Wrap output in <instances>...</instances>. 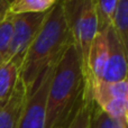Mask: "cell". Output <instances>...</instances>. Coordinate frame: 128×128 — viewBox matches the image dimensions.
Returning <instances> with one entry per match:
<instances>
[{
  "label": "cell",
  "mask_w": 128,
  "mask_h": 128,
  "mask_svg": "<svg viewBox=\"0 0 128 128\" xmlns=\"http://www.w3.org/2000/svg\"><path fill=\"white\" fill-rule=\"evenodd\" d=\"M88 81L74 44L55 64L46 104L45 128H68L89 90Z\"/></svg>",
  "instance_id": "obj_1"
},
{
  "label": "cell",
  "mask_w": 128,
  "mask_h": 128,
  "mask_svg": "<svg viewBox=\"0 0 128 128\" xmlns=\"http://www.w3.org/2000/svg\"><path fill=\"white\" fill-rule=\"evenodd\" d=\"M71 44L73 36L65 1H56L48 10L22 61L20 78L28 91L34 88L43 71L58 62Z\"/></svg>",
  "instance_id": "obj_2"
},
{
  "label": "cell",
  "mask_w": 128,
  "mask_h": 128,
  "mask_svg": "<svg viewBox=\"0 0 128 128\" xmlns=\"http://www.w3.org/2000/svg\"><path fill=\"white\" fill-rule=\"evenodd\" d=\"M65 7L70 18L73 44L78 50L83 72L86 78L89 52L97 34L94 0L65 1Z\"/></svg>",
  "instance_id": "obj_3"
},
{
  "label": "cell",
  "mask_w": 128,
  "mask_h": 128,
  "mask_svg": "<svg viewBox=\"0 0 128 128\" xmlns=\"http://www.w3.org/2000/svg\"><path fill=\"white\" fill-rule=\"evenodd\" d=\"M55 64H52L43 71L34 88L29 91L18 128H45L46 126L47 93Z\"/></svg>",
  "instance_id": "obj_4"
},
{
  "label": "cell",
  "mask_w": 128,
  "mask_h": 128,
  "mask_svg": "<svg viewBox=\"0 0 128 128\" xmlns=\"http://www.w3.org/2000/svg\"><path fill=\"white\" fill-rule=\"evenodd\" d=\"M47 12L22 14L12 16V37L4 62L18 55L25 56L29 45L42 27Z\"/></svg>",
  "instance_id": "obj_5"
},
{
  "label": "cell",
  "mask_w": 128,
  "mask_h": 128,
  "mask_svg": "<svg viewBox=\"0 0 128 128\" xmlns=\"http://www.w3.org/2000/svg\"><path fill=\"white\" fill-rule=\"evenodd\" d=\"M109 30V29H108ZM108 30L97 32L94 40L91 45L88 58L86 68V81L91 90V86L102 80L108 60Z\"/></svg>",
  "instance_id": "obj_6"
},
{
  "label": "cell",
  "mask_w": 128,
  "mask_h": 128,
  "mask_svg": "<svg viewBox=\"0 0 128 128\" xmlns=\"http://www.w3.org/2000/svg\"><path fill=\"white\" fill-rule=\"evenodd\" d=\"M108 60L101 81L120 82L127 80V52L122 48L114 32L108 30Z\"/></svg>",
  "instance_id": "obj_7"
},
{
  "label": "cell",
  "mask_w": 128,
  "mask_h": 128,
  "mask_svg": "<svg viewBox=\"0 0 128 128\" xmlns=\"http://www.w3.org/2000/svg\"><path fill=\"white\" fill-rule=\"evenodd\" d=\"M28 93V89L19 76L9 99L6 104L0 106V128H18Z\"/></svg>",
  "instance_id": "obj_8"
},
{
  "label": "cell",
  "mask_w": 128,
  "mask_h": 128,
  "mask_svg": "<svg viewBox=\"0 0 128 128\" xmlns=\"http://www.w3.org/2000/svg\"><path fill=\"white\" fill-rule=\"evenodd\" d=\"M24 58L18 55L0 64V106L7 102L17 84Z\"/></svg>",
  "instance_id": "obj_9"
},
{
  "label": "cell",
  "mask_w": 128,
  "mask_h": 128,
  "mask_svg": "<svg viewBox=\"0 0 128 128\" xmlns=\"http://www.w3.org/2000/svg\"><path fill=\"white\" fill-rule=\"evenodd\" d=\"M91 93L96 104L99 107L114 99L128 98V81L96 82L91 86Z\"/></svg>",
  "instance_id": "obj_10"
},
{
  "label": "cell",
  "mask_w": 128,
  "mask_h": 128,
  "mask_svg": "<svg viewBox=\"0 0 128 128\" xmlns=\"http://www.w3.org/2000/svg\"><path fill=\"white\" fill-rule=\"evenodd\" d=\"M110 29L128 53V0H118Z\"/></svg>",
  "instance_id": "obj_11"
},
{
  "label": "cell",
  "mask_w": 128,
  "mask_h": 128,
  "mask_svg": "<svg viewBox=\"0 0 128 128\" xmlns=\"http://www.w3.org/2000/svg\"><path fill=\"white\" fill-rule=\"evenodd\" d=\"M58 0H14L10 1L8 15L44 14L51 10Z\"/></svg>",
  "instance_id": "obj_12"
},
{
  "label": "cell",
  "mask_w": 128,
  "mask_h": 128,
  "mask_svg": "<svg viewBox=\"0 0 128 128\" xmlns=\"http://www.w3.org/2000/svg\"><path fill=\"white\" fill-rule=\"evenodd\" d=\"M118 0H94V11L97 18V32H106L111 27Z\"/></svg>",
  "instance_id": "obj_13"
},
{
  "label": "cell",
  "mask_w": 128,
  "mask_h": 128,
  "mask_svg": "<svg viewBox=\"0 0 128 128\" xmlns=\"http://www.w3.org/2000/svg\"><path fill=\"white\" fill-rule=\"evenodd\" d=\"M93 102L92 93L89 89L86 93L84 100L80 106L79 110L76 111L73 120L71 122L70 126L68 128H90V111L91 106Z\"/></svg>",
  "instance_id": "obj_14"
},
{
  "label": "cell",
  "mask_w": 128,
  "mask_h": 128,
  "mask_svg": "<svg viewBox=\"0 0 128 128\" xmlns=\"http://www.w3.org/2000/svg\"><path fill=\"white\" fill-rule=\"evenodd\" d=\"M12 16L8 15L0 22V64L4 63L10 46L12 37Z\"/></svg>",
  "instance_id": "obj_15"
},
{
  "label": "cell",
  "mask_w": 128,
  "mask_h": 128,
  "mask_svg": "<svg viewBox=\"0 0 128 128\" xmlns=\"http://www.w3.org/2000/svg\"><path fill=\"white\" fill-rule=\"evenodd\" d=\"M117 124V120L112 119L102 109H100L93 100L90 111V128H115Z\"/></svg>",
  "instance_id": "obj_16"
},
{
  "label": "cell",
  "mask_w": 128,
  "mask_h": 128,
  "mask_svg": "<svg viewBox=\"0 0 128 128\" xmlns=\"http://www.w3.org/2000/svg\"><path fill=\"white\" fill-rule=\"evenodd\" d=\"M9 0H0V22L8 16V9H9Z\"/></svg>",
  "instance_id": "obj_17"
},
{
  "label": "cell",
  "mask_w": 128,
  "mask_h": 128,
  "mask_svg": "<svg viewBox=\"0 0 128 128\" xmlns=\"http://www.w3.org/2000/svg\"><path fill=\"white\" fill-rule=\"evenodd\" d=\"M128 124H126V122H118L117 126H116L115 128H127Z\"/></svg>",
  "instance_id": "obj_18"
}]
</instances>
